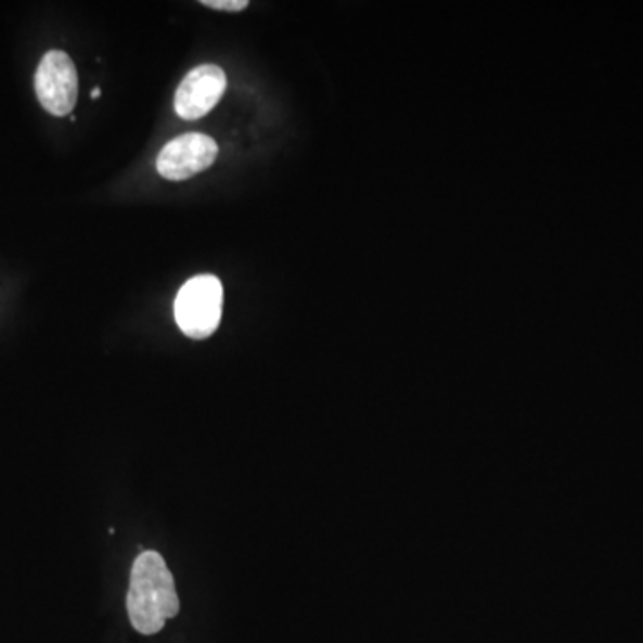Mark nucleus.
Here are the masks:
<instances>
[{
    "label": "nucleus",
    "instance_id": "1",
    "mask_svg": "<svg viewBox=\"0 0 643 643\" xmlns=\"http://www.w3.org/2000/svg\"><path fill=\"white\" fill-rule=\"evenodd\" d=\"M127 613L132 628L145 636L159 633L167 620L178 615L176 582L159 552H140L132 563Z\"/></svg>",
    "mask_w": 643,
    "mask_h": 643
},
{
    "label": "nucleus",
    "instance_id": "2",
    "mask_svg": "<svg viewBox=\"0 0 643 643\" xmlns=\"http://www.w3.org/2000/svg\"><path fill=\"white\" fill-rule=\"evenodd\" d=\"M223 288L215 275H197L179 290L176 322L188 338L204 339L214 335L222 320Z\"/></svg>",
    "mask_w": 643,
    "mask_h": 643
},
{
    "label": "nucleus",
    "instance_id": "3",
    "mask_svg": "<svg viewBox=\"0 0 643 643\" xmlns=\"http://www.w3.org/2000/svg\"><path fill=\"white\" fill-rule=\"evenodd\" d=\"M35 90L41 106L51 115H70L79 95V77L66 52L49 51L41 57L36 70Z\"/></svg>",
    "mask_w": 643,
    "mask_h": 643
},
{
    "label": "nucleus",
    "instance_id": "4",
    "mask_svg": "<svg viewBox=\"0 0 643 643\" xmlns=\"http://www.w3.org/2000/svg\"><path fill=\"white\" fill-rule=\"evenodd\" d=\"M218 156L214 138L201 132H188L173 138L157 156V172L170 181H184L208 170Z\"/></svg>",
    "mask_w": 643,
    "mask_h": 643
},
{
    "label": "nucleus",
    "instance_id": "5",
    "mask_svg": "<svg viewBox=\"0 0 643 643\" xmlns=\"http://www.w3.org/2000/svg\"><path fill=\"white\" fill-rule=\"evenodd\" d=\"M226 90V72L217 65H201L193 68L179 85L173 107L184 120H198L217 106Z\"/></svg>",
    "mask_w": 643,
    "mask_h": 643
},
{
    "label": "nucleus",
    "instance_id": "6",
    "mask_svg": "<svg viewBox=\"0 0 643 643\" xmlns=\"http://www.w3.org/2000/svg\"><path fill=\"white\" fill-rule=\"evenodd\" d=\"M203 5H208L211 10L217 11H244L247 8V0H203Z\"/></svg>",
    "mask_w": 643,
    "mask_h": 643
},
{
    "label": "nucleus",
    "instance_id": "7",
    "mask_svg": "<svg viewBox=\"0 0 643 643\" xmlns=\"http://www.w3.org/2000/svg\"><path fill=\"white\" fill-rule=\"evenodd\" d=\"M97 97H101V90L99 88H95L92 92V99H97Z\"/></svg>",
    "mask_w": 643,
    "mask_h": 643
}]
</instances>
